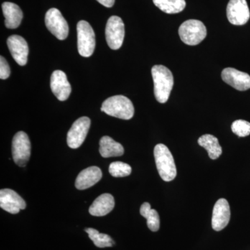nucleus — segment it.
Returning a JSON list of instances; mask_svg holds the SVG:
<instances>
[{
    "mask_svg": "<svg viewBox=\"0 0 250 250\" xmlns=\"http://www.w3.org/2000/svg\"><path fill=\"white\" fill-rule=\"evenodd\" d=\"M152 75L156 100L159 103H166L173 88L174 77L172 72L164 65H156L152 67Z\"/></svg>",
    "mask_w": 250,
    "mask_h": 250,
    "instance_id": "nucleus-1",
    "label": "nucleus"
},
{
    "mask_svg": "<svg viewBox=\"0 0 250 250\" xmlns=\"http://www.w3.org/2000/svg\"><path fill=\"white\" fill-rule=\"evenodd\" d=\"M154 159L158 172L163 180L171 182L177 176V168L173 156L167 146L156 145L154 150Z\"/></svg>",
    "mask_w": 250,
    "mask_h": 250,
    "instance_id": "nucleus-2",
    "label": "nucleus"
},
{
    "mask_svg": "<svg viewBox=\"0 0 250 250\" xmlns=\"http://www.w3.org/2000/svg\"><path fill=\"white\" fill-rule=\"evenodd\" d=\"M101 111L110 116L130 120L134 115V107L129 98L124 95H115L104 102Z\"/></svg>",
    "mask_w": 250,
    "mask_h": 250,
    "instance_id": "nucleus-3",
    "label": "nucleus"
},
{
    "mask_svg": "<svg viewBox=\"0 0 250 250\" xmlns=\"http://www.w3.org/2000/svg\"><path fill=\"white\" fill-rule=\"evenodd\" d=\"M207 34L205 24L197 20L185 21L179 29L181 40L188 45H198L205 39Z\"/></svg>",
    "mask_w": 250,
    "mask_h": 250,
    "instance_id": "nucleus-4",
    "label": "nucleus"
},
{
    "mask_svg": "<svg viewBox=\"0 0 250 250\" xmlns=\"http://www.w3.org/2000/svg\"><path fill=\"white\" fill-rule=\"evenodd\" d=\"M77 47L79 53L83 57H90L95 48V35L88 22L81 21L77 23Z\"/></svg>",
    "mask_w": 250,
    "mask_h": 250,
    "instance_id": "nucleus-5",
    "label": "nucleus"
},
{
    "mask_svg": "<svg viewBox=\"0 0 250 250\" xmlns=\"http://www.w3.org/2000/svg\"><path fill=\"white\" fill-rule=\"evenodd\" d=\"M31 143L24 131L15 135L12 142V155L15 164L20 167L27 165L31 156Z\"/></svg>",
    "mask_w": 250,
    "mask_h": 250,
    "instance_id": "nucleus-6",
    "label": "nucleus"
},
{
    "mask_svg": "<svg viewBox=\"0 0 250 250\" xmlns=\"http://www.w3.org/2000/svg\"><path fill=\"white\" fill-rule=\"evenodd\" d=\"M125 34V24L123 20L116 16L109 18L105 29L108 47L114 50L121 48L124 41Z\"/></svg>",
    "mask_w": 250,
    "mask_h": 250,
    "instance_id": "nucleus-7",
    "label": "nucleus"
},
{
    "mask_svg": "<svg viewBox=\"0 0 250 250\" xmlns=\"http://www.w3.org/2000/svg\"><path fill=\"white\" fill-rule=\"evenodd\" d=\"M45 25L47 29L59 40H65L68 36L69 27L67 21L59 9L52 8L45 15Z\"/></svg>",
    "mask_w": 250,
    "mask_h": 250,
    "instance_id": "nucleus-8",
    "label": "nucleus"
},
{
    "mask_svg": "<svg viewBox=\"0 0 250 250\" xmlns=\"http://www.w3.org/2000/svg\"><path fill=\"white\" fill-rule=\"evenodd\" d=\"M90 120L88 117H82L72 124L67 133V146L72 149L80 147L85 141L90 126Z\"/></svg>",
    "mask_w": 250,
    "mask_h": 250,
    "instance_id": "nucleus-9",
    "label": "nucleus"
},
{
    "mask_svg": "<svg viewBox=\"0 0 250 250\" xmlns=\"http://www.w3.org/2000/svg\"><path fill=\"white\" fill-rule=\"evenodd\" d=\"M227 16L233 25H244L250 18L249 7L246 0H230L227 8Z\"/></svg>",
    "mask_w": 250,
    "mask_h": 250,
    "instance_id": "nucleus-10",
    "label": "nucleus"
},
{
    "mask_svg": "<svg viewBox=\"0 0 250 250\" xmlns=\"http://www.w3.org/2000/svg\"><path fill=\"white\" fill-rule=\"evenodd\" d=\"M0 207L10 213L16 214L20 210L26 208V203L14 190L9 188L1 189L0 190Z\"/></svg>",
    "mask_w": 250,
    "mask_h": 250,
    "instance_id": "nucleus-11",
    "label": "nucleus"
},
{
    "mask_svg": "<svg viewBox=\"0 0 250 250\" xmlns=\"http://www.w3.org/2000/svg\"><path fill=\"white\" fill-rule=\"evenodd\" d=\"M221 77L225 83L235 89L245 91L250 88V76L246 72L239 71L232 67H227L222 72Z\"/></svg>",
    "mask_w": 250,
    "mask_h": 250,
    "instance_id": "nucleus-12",
    "label": "nucleus"
},
{
    "mask_svg": "<svg viewBox=\"0 0 250 250\" xmlns=\"http://www.w3.org/2000/svg\"><path fill=\"white\" fill-rule=\"evenodd\" d=\"M231 211L228 200L221 198L218 200L213 207L212 215V228L215 231L223 230L229 223Z\"/></svg>",
    "mask_w": 250,
    "mask_h": 250,
    "instance_id": "nucleus-13",
    "label": "nucleus"
},
{
    "mask_svg": "<svg viewBox=\"0 0 250 250\" xmlns=\"http://www.w3.org/2000/svg\"><path fill=\"white\" fill-rule=\"evenodd\" d=\"M50 86L52 93L60 101H65L71 93V85L65 72L55 70L51 76Z\"/></svg>",
    "mask_w": 250,
    "mask_h": 250,
    "instance_id": "nucleus-14",
    "label": "nucleus"
},
{
    "mask_svg": "<svg viewBox=\"0 0 250 250\" xmlns=\"http://www.w3.org/2000/svg\"><path fill=\"white\" fill-rule=\"evenodd\" d=\"M7 45L13 58L18 65L21 66L25 65L29 54L27 41L22 36L13 35L7 39Z\"/></svg>",
    "mask_w": 250,
    "mask_h": 250,
    "instance_id": "nucleus-15",
    "label": "nucleus"
},
{
    "mask_svg": "<svg viewBox=\"0 0 250 250\" xmlns=\"http://www.w3.org/2000/svg\"><path fill=\"white\" fill-rule=\"evenodd\" d=\"M103 177L101 169L97 166H91L84 169L77 176L75 187L78 190H85L93 187Z\"/></svg>",
    "mask_w": 250,
    "mask_h": 250,
    "instance_id": "nucleus-16",
    "label": "nucleus"
},
{
    "mask_svg": "<svg viewBox=\"0 0 250 250\" xmlns=\"http://www.w3.org/2000/svg\"><path fill=\"white\" fill-rule=\"evenodd\" d=\"M114 207V197L109 193L103 194L100 195L90 206L89 213L93 216H104L112 211Z\"/></svg>",
    "mask_w": 250,
    "mask_h": 250,
    "instance_id": "nucleus-17",
    "label": "nucleus"
},
{
    "mask_svg": "<svg viewBox=\"0 0 250 250\" xmlns=\"http://www.w3.org/2000/svg\"><path fill=\"white\" fill-rule=\"evenodd\" d=\"M5 18L4 24L8 29H16L22 22V10L17 4L11 2H4L1 5Z\"/></svg>",
    "mask_w": 250,
    "mask_h": 250,
    "instance_id": "nucleus-18",
    "label": "nucleus"
},
{
    "mask_svg": "<svg viewBox=\"0 0 250 250\" xmlns=\"http://www.w3.org/2000/svg\"><path fill=\"white\" fill-rule=\"evenodd\" d=\"M100 153L104 158L121 156L124 154V147L109 136H103L100 141Z\"/></svg>",
    "mask_w": 250,
    "mask_h": 250,
    "instance_id": "nucleus-19",
    "label": "nucleus"
},
{
    "mask_svg": "<svg viewBox=\"0 0 250 250\" xmlns=\"http://www.w3.org/2000/svg\"><path fill=\"white\" fill-rule=\"evenodd\" d=\"M198 144L207 149L208 156L213 160L218 159L223 153L218 139L213 135H203L198 139Z\"/></svg>",
    "mask_w": 250,
    "mask_h": 250,
    "instance_id": "nucleus-20",
    "label": "nucleus"
},
{
    "mask_svg": "<svg viewBox=\"0 0 250 250\" xmlns=\"http://www.w3.org/2000/svg\"><path fill=\"white\" fill-rule=\"evenodd\" d=\"M140 213L143 217L147 219L148 228L152 231H157L160 228V218L155 209L151 208L150 204L145 202L141 207Z\"/></svg>",
    "mask_w": 250,
    "mask_h": 250,
    "instance_id": "nucleus-21",
    "label": "nucleus"
},
{
    "mask_svg": "<svg viewBox=\"0 0 250 250\" xmlns=\"http://www.w3.org/2000/svg\"><path fill=\"white\" fill-rule=\"evenodd\" d=\"M159 9L166 14H174L182 12L185 9V0H153Z\"/></svg>",
    "mask_w": 250,
    "mask_h": 250,
    "instance_id": "nucleus-22",
    "label": "nucleus"
},
{
    "mask_svg": "<svg viewBox=\"0 0 250 250\" xmlns=\"http://www.w3.org/2000/svg\"><path fill=\"white\" fill-rule=\"evenodd\" d=\"M85 231L88 233L90 239L98 248H109V247H113L115 244V242L112 239L111 236L105 233H100L95 229L87 228L85 229Z\"/></svg>",
    "mask_w": 250,
    "mask_h": 250,
    "instance_id": "nucleus-23",
    "label": "nucleus"
},
{
    "mask_svg": "<svg viewBox=\"0 0 250 250\" xmlns=\"http://www.w3.org/2000/svg\"><path fill=\"white\" fill-rule=\"evenodd\" d=\"M108 171L113 177H125L131 174L132 169L129 164L121 161H116L110 164Z\"/></svg>",
    "mask_w": 250,
    "mask_h": 250,
    "instance_id": "nucleus-24",
    "label": "nucleus"
},
{
    "mask_svg": "<svg viewBox=\"0 0 250 250\" xmlns=\"http://www.w3.org/2000/svg\"><path fill=\"white\" fill-rule=\"evenodd\" d=\"M231 130L239 137H246L250 134V123L243 120H237L231 125Z\"/></svg>",
    "mask_w": 250,
    "mask_h": 250,
    "instance_id": "nucleus-25",
    "label": "nucleus"
},
{
    "mask_svg": "<svg viewBox=\"0 0 250 250\" xmlns=\"http://www.w3.org/2000/svg\"><path fill=\"white\" fill-rule=\"evenodd\" d=\"M11 73L9 64L6 59L1 56L0 57V78L1 80H6L9 78Z\"/></svg>",
    "mask_w": 250,
    "mask_h": 250,
    "instance_id": "nucleus-26",
    "label": "nucleus"
},
{
    "mask_svg": "<svg viewBox=\"0 0 250 250\" xmlns=\"http://www.w3.org/2000/svg\"><path fill=\"white\" fill-rule=\"evenodd\" d=\"M97 1L103 6L108 8L112 7L115 3V0H97Z\"/></svg>",
    "mask_w": 250,
    "mask_h": 250,
    "instance_id": "nucleus-27",
    "label": "nucleus"
}]
</instances>
